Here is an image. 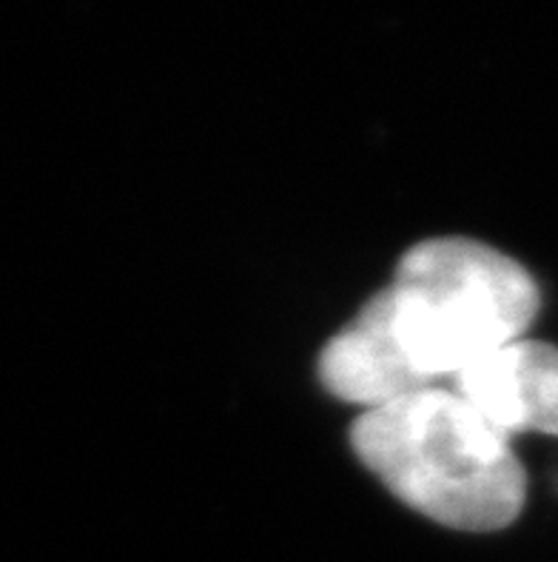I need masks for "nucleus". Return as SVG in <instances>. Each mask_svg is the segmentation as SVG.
Listing matches in <instances>:
<instances>
[{
	"label": "nucleus",
	"instance_id": "f257e3e1",
	"mask_svg": "<svg viewBox=\"0 0 558 562\" xmlns=\"http://www.w3.org/2000/svg\"><path fill=\"white\" fill-rule=\"evenodd\" d=\"M542 294L531 271L488 243H417L382 289L319 355L333 397L374 408L439 389L533 326Z\"/></svg>",
	"mask_w": 558,
	"mask_h": 562
},
{
	"label": "nucleus",
	"instance_id": "f03ea898",
	"mask_svg": "<svg viewBox=\"0 0 558 562\" xmlns=\"http://www.w3.org/2000/svg\"><path fill=\"white\" fill-rule=\"evenodd\" d=\"M351 446L405 506L456 531H502L527 499V474L510 437L453 389L365 408Z\"/></svg>",
	"mask_w": 558,
	"mask_h": 562
},
{
	"label": "nucleus",
	"instance_id": "7ed1b4c3",
	"mask_svg": "<svg viewBox=\"0 0 558 562\" xmlns=\"http://www.w3.org/2000/svg\"><path fill=\"white\" fill-rule=\"evenodd\" d=\"M467 406L504 435L538 431L558 437V349L513 340L479 357L451 380Z\"/></svg>",
	"mask_w": 558,
	"mask_h": 562
}]
</instances>
